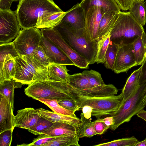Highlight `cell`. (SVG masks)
<instances>
[{
	"label": "cell",
	"instance_id": "cell-45",
	"mask_svg": "<svg viewBox=\"0 0 146 146\" xmlns=\"http://www.w3.org/2000/svg\"><path fill=\"white\" fill-rule=\"evenodd\" d=\"M120 9L122 11L129 10L136 0H115Z\"/></svg>",
	"mask_w": 146,
	"mask_h": 146
},
{
	"label": "cell",
	"instance_id": "cell-42",
	"mask_svg": "<svg viewBox=\"0 0 146 146\" xmlns=\"http://www.w3.org/2000/svg\"><path fill=\"white\" fill-rule=\"evenodd\" d=\"M58 104L64 108L75 112L80 110L75 99H66L60 100Z\"/></svg>",
	"mask_w": 146,
	"mask_h": 146
},
{
	"label": "cell",
	"instance_id": "cell-16",
	"mask_svg": "<svg viewBox=\"0 0 146 146\" xmlns=\"http://www.w3.org/2000/svg\"><path fill=\"white\" fill-rule=\"evenodd\" d=\"M15 73L13 79L23 84L29 85L34 82V76L22 57L15 58Z\"/></svg>",
	"mask_w": 146,
	"mask_h": 146
},
{
	"label": "cell",
	"instance_id": "cell-25",
	"mask_svg": "<svg viewBox=\"0 0 146 146\" xmlns=\"http://www.w3.org/2000/svg\"><path fill=\"white\" fill-rule=\"evenodd\" d=\"M135 60L137 65H142L146 58V34L144 32L133 43Z\"/></svg>",
	"mask_w": 146,
	"mask_h": 146
},
{
	"label": "cell",
	"instance_id": "cell-21",
	"mask_svg": "<svg viewBox=\"0 0 146 146\" xmlns=\"http://www.w3.org/2000/svg\"><path fill=\"white\" fill-rule=\"evenodd\" d=\"M80 4L84 12L93 6L100 7L104 14L110 12L120 11L115 0H82Z\"/></svg>",
	"mask_w": 146,
	"mask_h": 146
},
{
	"label": "cell",
	"instance_id": "cell-55",
	"mask_svg": "<svg viewBox=\"0 0 146 146\" xmlns=\"http://www.w3.org/2000/svg\"></svg>",
	"mask_w": 146,
	"mask_h": 146
},
{
	"label": "cell",
	"instance_id": "cell-32",
	"mask_svg": "<svg viewBox=\"0 0 146 146\" xmlns=\"http://www.w3.org/2000/svg\"><path fill=\"white\" fill-rule=\"evenodd\" d=\"M68 84L76 90L90 88L89 81L82 73L68 74Z\"/></svg>",
	"mask_w": 146,
	"mask_h": 146
},
{
	"label": "cell",
	"instance_id": "cell-22",
	"mask_svg": "<svg viewBox=\"0 0 146 146\" xmlns=\"http://www.w3.org/2000/svg\"><path fill=\"white\" fill-rule=\"evenodd\" d=\"M78 129L74 126L68 123L55 122L53 123L51 127L41 134L58 137L65 134L76 133Z\"/></svg>",
	"mask_w": 146,
	"mask_h": 146
},
{
	"label": "cell",
	"instance_id": "cell-14",
	"mask_svg": "<svg viewBox=\"0 0 146 146\" xmlns=\"http://www.w3.org/2000/svg\"><path fill=\"white\" fill-rule=\"evenodd\" d=\"M0 133L8 130L13 131L15 127V116L10 103L0 94Z\"/></svg>",
	"mask_w": 146,
	"mask_h": 146
},
{
	"label": "cell",
	"instance_id": "cell-27",
	"mask_svg": "<svg viewBox=\"0 0 146 146\" xmlns=\"http://www.w3.org/2000/svg\"><path fill=\"white\" fill-rule=\"evenodd\" d=\"M23 84L12 78L0 84V94L3 96L11 103L14 108V91L15 88H20Z\"/></svg>",
	"mask_w": 146,
	"mask_h": 146
},
{
	"label": "cell",
	"instance_id": "cell-24",
	"mask_svg": "<svg viewBox=\"0 0 146 146\" xmlns=\"http://www.w3.org/2000/svg\"><path fill=\"white\" fill-rule=\"evenodd\" d=\"M68 71L65 65L52 63L48 67V79L68 83Z\"/></svg>",
	"mask_w": 146,
	"mask_h": 146
},
{
	"label": "cell",
	"instance_id": "cell-36",
	"mask_svg": "<svg viewBox=\"0 0 146 146\" xmlns=\"http://www.w3.org/2000/svg\"><path fill=\"white\" fill-rule=\"evenodd\" d=\"M117 45L110 42L105 54V66L108 69L113 70L117 50Z\"/></svg>",
	"mask_w": 146,
	"mask_h": 146
},
{
	"label": "cell",
	"instance_id": "cell-50",
	"mask_svg": "<svg viewBox=\"0 0 146 146\" xmlns=\"http://www.w3.org/2000/svg\"><path fill=\"white\" fill-rule=\"evenodd\" d=\"M138 117L143 119L146 121V111L143 109L137 114Z\"/></svg>",
	"mask_w": 146,
	"mask_h": 146
},
{
	"label": "cell",
	"instance_id": "cell-15",
	"mask_svg": "<svg viewBox=\"0 0 146 146\" xmlns=\"http://www.w3.org/2000/svg\"><path fill=\"white\" fill-rule=\"evenodd\" d=\"M40 117L37 110L32 108L18 110L15 116V127L28 130L36 124Z\"/></svg>",
	"mask_w": 146,
	"mask_h": 146
},
{
	"label": "cell",
	"instance_id": "cell-12",
	"mask_svg": "<svg viewBox=\"0 0 146 146\" xmlns=\"http://www.w3.org/2000/svg\"><path fill=\"white\" fill-rule=\"evenodd\" d=\"M40 45L42 47L52 63L75 66L72 61L64 52L42 35Z\"/></svg>",
	"mask_w": 146,
	"mask_h": 146
},
{
	"label": "cell",
	"instance_id": "cell-20",
	"mask_svg": "<svg viewBox=\"0 0 146 146\" xmlns=\"http://www.w3.org/2000/svg\"><path fill=\"white\" fill-rule=\"evenodd\" d=\"M66 12H44L38 18L36 27L39 29L53 28L60 22Z\"/></svg>",
	"mask_w": 146,
	"mask_h": 146
},
{
	"label": "cell",
	"instance_id": "cell-51",
	"mask_svg": "<svg viewBox=\"0 0 146 146\" xmlns=\"http://www.w3.org/2000/svg\"><path fill=\"white\" fill-rule=\"evenodd\" d=\"M135 146H146V140L145 139L141 141H138Z\"/></svg>",
	"mask_w": 146,
	"mask_h": 146
},
{
	"label": "cell",
	"instance_id": "cell-28",
	"mask_svg": "<svg viewBox=\"0 0 146 146\" xmlns=\"http://www.w3.org/2000/svg\"><path fill=\"white\" fill-rule=\"evenodd\" d=\"M15 58L10 54L6 55L3 64L0 84L5 81L11 80L14 76L15 73Z\"/></svg>",
	"mask_w": 146,
	"mask_h": 146
},
{
	"label": "cell",
	"instance_id": "cell-4",
	"mask_svg": "<svg viewBox=\"0 0 146 146\" xmlns=\"http://www.w3.org/2000/svg\"><path fill=\"white\" fill-rule=\"evenodd\" d=\"M70 90L67 83L46 80L33 82L25 88L24 92L28 97L36 100L75 99Z\"/></svg>",
	"mask_w": 146,
	"mask_h": 146
},
{
	"label": "cell",
	"instance_id": "cell-17",
	"mask_svg": "<svg viewBox=\"0 0 146 146\" xmlns=\"http://www.w3.org/2000/svg\"><path fill=\"white\" fill-rule=\"evenodd\" d=\"M34 76V82L48 80V67L42 64L32 55L21 56Z\"/></svg>",
	"mask_w": 146,
	"mask_h": 146
},
{
	"label": "cell",
	"instance_id": "cell-33",
	"mask_svg": "<svg viewBox=\"0 0 146 146\" xmlns=\"http://www.w3.org/2000/svg\"><path fill=\"white\" fill-rule=\"evenodd\" d=\"M111 31L106 34L98 41V47L96 61L97 64L104 63L105 54L110 42Z\"/></svg>",
	"mask_w": 146,
	"mask_h": 146
},
{
	"label": "cell",
	"instance_id": "cell-7",
	"mask_svg": "<svg viewBox=\"0 0 146 146\" xmlns=\"http://www.w3.org/2000/svg\"><path fill=\"white\" fill-rule=\"evenodd\" d=\"M42 37L40 31L36 27L20 31L13 42L19 56L31 55L40 45Z\"/></svg>",
	"mask_w": 146,
	"mask_h": 146
},
{
	"label": "cell",
	"instance_id": "cell-48",
	"mask_svg": "<svg viewBox=\"0 0 146 146\" xmlns=\"http://www.w3.org/2000/svg\"><path fill=\"white\" fill-rule=\"evenodd\" d=\"M82 109L85 117L87 119H90L92 115V108L90 106L86 105L83 106Z\"/></svg>",
	"mask_w": 146,
	"mask_h": 146
},
{
	"label": "cell",
	"instance_id": "cell-11",
	"mask_svg": "<svg viewBox=\"0 0 146 146\" xmlns=\"http://www.w3.org/2000/svg\"><path fill=\"white\" fill-rule=\"evenodd\" d=\"M84 12V28L87 34L91 40L98 41L99 25L104 13L100 7L96 6L90 7Z\"/></svg>",
	"mask_w": 146,
	"mask_h": 146
},
{
	"label": "cell",
	"instance_id": "cell-31",
	"mask_svg": "<svg viewBox=\"0 0 146 146\" xmlns=\"http://www.w3.org/2000/svg\"><path fill=\"white\" fill-rule=\"evenodd\" d=\"M81 121L77 132L78 137H91L97 135L94 128V122L85 118L82 113L80 114Z\"/></svg>",
	"mask_w": 146,
	"mask_h": 146
},
{
	"label": "cell",
	"instance_id": "cell-49",
	"mask_svg": "<svg viewBox=\"0 0 146 146\" xmlns=\"http://www.w3.org/2000/svg\"><path fill=\"white\" fill-rule=\"evenodd\" d=\"M103 121L106 125L110 127L113 124V117L112 116L104 118L103 119Z\"/></svg>",
	"mask_w": 146,
	"mask_h": 146
},
{
	"label": "cell",
	"instance_id": "cell-54",
	"mask_svg": "<svg viewBox=\"0 0 146 146\" xmlns=\"http://www.w3.org/2000/svg\"><path fill=\"white\" fill-rule=\"evenodd\" d=\"M145 139L146 140V138H145Z\"/></svg>",
	"mask_w": 146,
	"mask_h": 146
},
{
	"label": "cell",
	"instance_id": "cell-44",
	"mask_svg": "<svg viewBox=\"0 0 146 146\" xmlns=\"http://www.w3.org/2000/svg\"><path fill=\"white\" fill-rule=\"evenodd\" d=\"M93 122L94 128L97 135L103 134L110 127V126L104 123L102 118H98Z\"/></svg>",
	"mask_w": 146,
	"mask_h": 146
},
{
	"label": "cell",
	"instance_id": "cell-34",
	"mask_svg": "<svg viewBox=\"0 0 146 146\" xmlns=\"http://www.w3.org/2000/svg\"><path fill=\"white\" fill-rule=\"evenodd\" d=\"M37 100L44 104L50 108L54 112L56 113L71 116L74 117H78L75 114V112L67 110L59 105L58 104V102L60 100L44 98H39Z\"/></svg>",
	"mask_w": 146,
	"mask_h": 146
},
{
	"label": "cell",
	"instance_id": "cell-38",
	"mask_svg": "<svg viewBox=\"0 0 146 146\" xmlns=\"http://www.w3.org/2000/svg\"><path fill=\"white\" fill-rule=\"evenodd\" d=\"M82 73L88 80L90 88L105 84L101 74L96 71L91 70H84Z\"/></svg>",
	"mask_w": 146,
	"mask_h": 146
},
{
	"label": "cell",
	"instance_id": "cell-52",
	"mask_svg": "<svg viewBox=\"0 0 146 146\" xmlns=\"http://www.w3.org/2000/svg\"><path fill=\"white\" fill-rule=\"evenodd\" d=\"M13 1H20V0H11Z\"/></svg>",
	"mask_w": 146,
	"mask_h": 146
},
{
	"label": "cell",
	"instance_id": "cell-9",
	"mask_svg": "<svg viewBox=\"0 0 146 146\" xmlns=\"http://www.w3.org/2000/svg\"><path fill=\"white\" fill-rule=\"evenodd\" d=\"M20 28L16 11L0 10V44L10 42L17 36Z\"/></svg>",
	"mask_w": 146,
	"mask_h": 146
},
{
	"label": "cell",
	"instance_id": "cell-18",
	"mask_svg": "<svg viewBox=\"0 0 146 146\" xmlns=\"http://www.w3.org/2000/svg\"><path fill=\"white\" fill-rule=\"evenodd\" d=\"M72 89L82 95L92 97H101L112 96L117 94L118 90L112 84H105L84 90H76Z\"/></svg>",
	"mask_w": 146,
	"mask_h": 146
},
{
	"label": "cell",
	"instance_id": "cell-5",
	"mask_svg": "<svg viewBox=\"0 0 146 146\" xmlns=\"http://www.w3.org/2000/svg\"><path fill=\"white\" fill-rule=\"evenodd\" d=\"M146 82L139 85L111 116L113 124L110 127L115 130L120 125L128 122L134 115L143 109L146 105Z\"/></svg>",
	"mask_w": 146,
	"mask_h": 146
},
{
	"label": "cell",
	"instance_id": "cell-23",
	"mask_svg": "<svg viewBox=\"0 0 146 146\" xmlns=\"http://www.w3.org/2000/svg\"><path fill=\"white\" fill-rule=\"evenodd\" d=\"M118 15L119 12H110L104 14L99 25V40L106 34L111 31Z\"/></svg>",
	"mask_w": 146,
	"mask_h": 146
},
{
	"label": "cell",
	"instance_id": "cell-47",
	"mask_svg": "<svg viewBox=\"0 0 146 146\" xmlns=\"http://www.w3.org/2000/svg\"><path fill=\"white\" fill-rule=\"evenodd\" d=\"M12 2L11 0H0V10L10 9Z\"/></svg>",
	"mask_w": 146,
	"mask_h": 146
},
{
	"label": "cell",
	"instance_id": "cell-46",
	"mask_svg": "<svg viewBox=\"0 0 146 146\" xmlns=\"http://www.w3.org/2000/svg\"><path fill=\"white\" fill-rule=\"evenodd\" d=\"M141 66L142 69L139 80V85L146 82V58Z\"/></svg>",
	"mask_w": 146,
	"mask_h": 146
},
{
	"label": "cell",
	"instance_id": "cell-37",
	"mask_svg": "<svg viewBox=\"0 0 146 146\" xmlns=\"http://www.w3.org/2000/svg\"><path fill=\"white\" fill-rule=\"evenodd\" d=\"M53 124V122L40 117L36 124L28 131L35 135H39L49 128Z\"/></svg>",
	"mask_w": 146,
	"mask_h": 146
},
{
	"label": "cell",
	"instance_id": "cell-30",
	"mask_svg": "<svg viewBox=\"0 0 146 146\" xmlns=\"http://www.w3.org/2000/svg\"><path fill=\"white\" fill-rule=\"evenodd\" d=\"M129 12L142 26L146 23V5L144 1L136 0L129 9Z\"/></svg>",
	"mask_w": 146,
	"mask_h": 146
},
{
	"label": "cell",
	"instance_id": "cell-35",
	"mask_svg": "<svg viewBox=\"0 0 146 146\" xmlns=\"http://www.w3.org/2000/svg\"><path fill=\"white\" fill-rule=\"evenodd\" d=\"M8 54H11L15 58L19 56L13 42L0 44V77L2 75V67L4 59Z\"/></svg>",
	"mask_w": 146,
	"mask_h": 146
},
{
	"label": "cell",
	"instance_id": "cell-2",
	"mask_svg": "<svg viewBox=\"0 0 146 146\" xmlns=\"http://www.w3.org/2000/svg\"><path fill=\"white\" fill-rule=\"evenodd\" d=\"M62 11L53 0H20L16 11L23 29L36 27L38 17L44 12Z\"/></svg>",
	"mask_w": 146,
	"mask_h": 146
},
{
	"label": "cell",
	"instance_id": "cell-6",
	"mask_svg": "<svg viewBox=\"0 0 146 146\" xmlns=\"http://www.w3.org/2000/svg\"><path fill=\"white\" fill-rule=\"evenodd\" d=\"M70 86V92L75 98L80 109L84 106H90L92 108V115L97 119L104 116H111L119 108L123 100L121 94L117 96L101 97L82 95L77 93Z\"/></svg>",
	"mask_w": 146,
	"mask_h": 146
},
{
	"label": "cell",
	"instance_id": "cell-13",
	"mask_svg": "<svg viewBox=\"0 0 146 146\" xmlns=\"http://www.w3.org/2000/svg\"><path fill=\"white\" fill-rule=\"evenodd\" d=\"M60 23L74 29L84 28V12L80 3H78L66 12Z\"/></svg>",
	"mask_w": 146,
	"mask_h": 146
},
{
	"label": "cell",
	"instance_id": "cell-43",
	"mask_svg": "<svg viewBox=\"0 0 146 146\" xmlns=\"http://www.w3.org/2000/svg\"><path fill=\"white\" fill-rule=\"evenodd\" d=\"M13 131L11 130H8L0 133V146L11 145Z\"/></svg>",
	"mask_w": 146,
	"mask_h": 146
},
{
	"label": "cell",
	"instance_id": "cell-26",
	"mask_svg": "<svg viewBox=\"0 0 146 146\" xmlns=\"http://www.w3.org/2000/svg\"><path fill=\"white\" fill-rule=\"evenodd\" d=\"M141 69V66L138 69L134 71L127 79L121 93L123 100L127 98L139 85Z\"/></svg>",
	"mask_w": 146,
	"mask_h": 146
},
{
	"label": "cell",
	"instance_id": "cell-10",
	"mask_svg": "<svg viewBox=\"0 0 146 146\" xmlns=\"http://www.w3.org/2000/svg\"><path fill=\"white\" fill-rule=\"evenodd\" d=\"M117 45V50L113 70L115 73L126 72L132 67L137 66L135 60L133 44Z\"/></svg>",
	"mask_w": 146,
	"mask_h": 146
},
{
	"label": "cell",
	"instance_id": "cell-19",
	"mask_svg": "<svg viewBox=\"0 0 146 146\" xmlns=\"http://www.w3.org/2000/svg\"><path fill=\"white\" fill-rule=\"evenodd\" d=\"M36 110L40 117L53 123L59 122L68 123L74 126L78 129L80 125L81 119L78 117L63 115L42 108Z\"/></svg>",
	"mask_w": 146,
	"mask_h": 146
},
{
	"label": "cell",
	"instance_id": "cell-1",
	"mask_svg": "<svg viewBox=\"0 0 146 146\" xmlns=\"http://www.w3.org/2000/svg\"><path fill=\"white\" fill-rule=\"evenodd\" d=\"M55 28L67 44L86 59L89 64L96 62L98 41L90 40L84 28L74 29L60 23Z\"/></svg>",
	"mask_w": 146,
	"mask_h": 146
},
{
	"label": "cell",
	"instance_id": "cell-41",
	"mask_svg": "<svg viewBox=\"0 0 146 146\" xmlns=\"http://www.w3.org/2000/svg\"><path fill=\"white\" fill-rule=\"evenodd\" d=\"M58 137H53L41 134L38 135L37 137L34 139L32 143L28 144H23L17 145L43 146Z\"/></svg>",
	"mask_w": 146,
	"mask_h": 146
},
{
	"label": "cell",
	"instance_id": "cell-39",
	"mask_svg": "<svg viewBox=\"0 0 146 146\" xmlns=\"http://www.w3.org/2000/svg\"><path fill=\"white\" fill-rule=\"evenodd\" d=\"M137 139L134 136L115 140L110 142L95 145L94 146H135Z\"/></svg>",
	"mask_w": 146,
	"mask_h": 146
},
{
	"label": "cell",
	"instance_id": "cell-8",
	"mask_svg": "<svg viewBox=\"0 0 146 146\" xmlns=\"http://www.w3.org/2000/svg\"><path fill=\"white\" fill-rule=\"evenodd\" d=\"M42 35L58 47L73 62L75 66L82 69H87V60L73 49L66 42L55 28L42 29Z\"/></svg>",
	"mask_w": 146,
	"mask_h": 146
},
{
	"label": "cell",
	"instance_id": "cell-29",
	"mask_svg": "<svg viewBox=\"0 0 146 146\" xmlns=\"http://www.w3.org/2000/svg\"><path fill=\"white\" fill-rule=\"evenodd\" d=\"M77 133L65 134L57 137L43 146H80Z\"/></svg>",
	"mask_w": 146,
	"mask_h": 146
},
{
	"label": "cell",
	"instance_id": "cell-3",
	"mask_svg": "<svg viewBox=\"0 0 146 146\" xmlns=\"http://www.w3.org/2000/svg\"><path fill=\"white\" fill-rule=\"evenodd\" d=\"M145 32L129 12L120 11L110 33V42L118 45L132 44Z\"/></svg>",
	"mask_w": 146,
	"mask_h": 146
},
{
	"label": "cell",
	"instance_id": "cell-40",
	"mask_svg": "<svg viewBox=\"0 0 146 146\" xmlns=\"http://www.w3.org/2000/svg\"><path fill=\"white\" fill-rule=\"evenodd\" d=\"M32 55L35 59L45 67H48L52 62L42 47L39 45L33 52Z\"/></svg>",
	"mask_w": 146,
	"mask_h": 146
},
{
	"label": "cell",
	"instance_id": "cell-53",
	"mask_svg": "<svg viewBox=\"0 0 146 146\" xmlns=\"http://www.w3.org/2000/svg\"><path fill=\"white\" fill-rule=\"evenodd\" d=\"M139 0L141 1H144L145 0Z\"/></svg>",
	"mask_w": 146,
	"mask_h": 146
}]
</instances>
